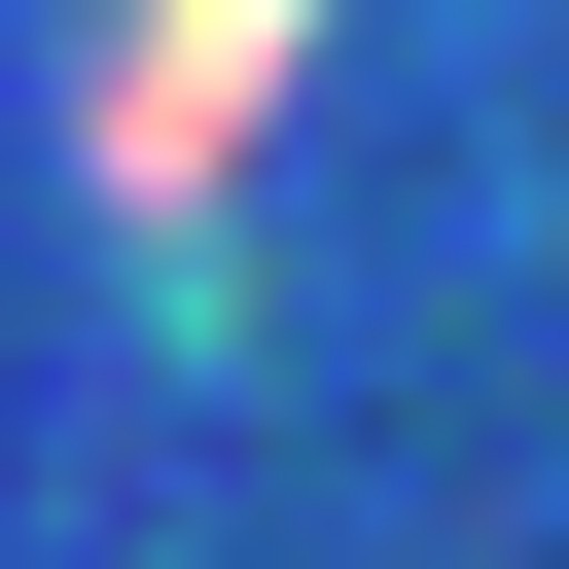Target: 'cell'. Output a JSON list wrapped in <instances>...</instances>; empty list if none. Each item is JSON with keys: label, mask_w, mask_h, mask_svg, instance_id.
I'll list each match as a JSON object with an SVG mask.
<instances>
[{"label": "cell", "mask_w": 569, "mask_h": 569, "mask_svg": "<svg viewBox=\"0 0 569 569\" xmlns=\"http://www.w3.org/2000/svg\"><path fill=\"white\" fill-rule=\"evenodd\" d=\"M284 36H320V0H142V36H107V213H142V249H213V178H249Z\"/></svg>", "instance_id": "obj_1"}]
</instances>
